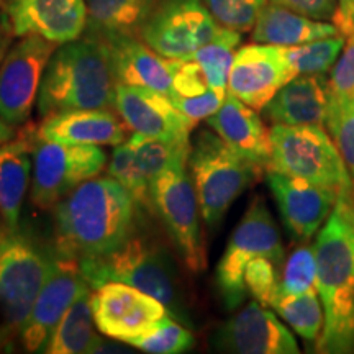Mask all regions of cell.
Here are the masks:
<instances>
[{"instance_id": "obj_1", "label": "cell", "mask_w": 354, "mask_h": 354, "mask_svg": "<svg viewBox=\"0 0 354 354\" xmlns=\"http://www.w3.org/2000/svg\"><path fill=\"white\" fill-rule=\"evenodd\" d=\"M135 207L113 177H92L55 205L56 250L76 259L112 254L133 234Z\"/></svg>"}, {"instance_id": "obj_2", "label": "cell", "mask_w": 354, "mask_h": 354, "mask_svg": "<svg viewBox=\"0 0 354 354\" xmlns=\"http://www.w3.org/2000/svg\"><path fill=\"white\" fill-rule=\"evenodd\" d=\"M317 290L325 322L315 351L354 353V192L339 196L315 240Z\"/></svg>"}, {"instance_id": "obj_3", "label": "cell", "mask_w": 354, "mask_h": 354, "mask_svg": "<svg viewBox=\"0 0 354 354\" xmlns=\"http://www.w3.org/2000/svg\"><path fill=\"white\" fill-rule=\"evenodd\" d=\"M117 87L107 46L87 33L53 53L38 92V113L46 118L74 110H112Z\"/></svg>"}, {"instance_id": "obj_4", "label": "cell", "mask_w": 354, "mask_h": 354, "mask_svg": "<svg viewBox=\"0 0 354 354\" xmlns=\"http://www.w3.org/2000/svg\"><path fill=\"white\" fill-rule=\"evenodd\" d=\"M77 261L91 289L95 290L109 281L125 282L153 295L166 305L171 317L185 326H192L176 266L159 243L130 236L105 258Z\"/></svg>"}, {"instance_id": "obj_5", "label": "cell", "mask_w": 354, "mask_h": 354, "mask_svg": "<svg viewBox=\"0 0 354 354\" xmlns=\"http://www.w3.org/2000/svg\"><path fill=\"white\" fill-rule=\"evenodd\" d=\"M55 256L20 228L0 234V349L20 339Z\"/></svg>"}, {"instance_id": "obj_6", "label": "cell", "mask_w": 354, "mask_h": 354, "mask_svg": "<svg viewBox=\"0 0 354 354\" xmlns=\"http://www.w3.org/2000/svg\"><path fill=\"white\" fill-rule=\"evenodd\" d=\"M189 169L203 221L218 227L232 203L263 169L233 151L214 131H201L190 143Z\"/></svg>"}, {"instance_id": "obj_7", "label": "cell", "mask_w": 354, "mask_h": 354, "mask_svg": "<svg viewBox=\"0 0 354 354\" xmlns=\"http://www.w3.org/2000/svg\"><path fill=\"white\" fill-rule=\"evenodd\" d=\"M271 146L268 169L330 189L338 196L354 192L353 177L323 127L272 125Z\"/></svg>"}, {"instance_id": "obj_8", "label": "cell", "mask_w": 354, "mask_h": 354, "mask_svg": "<svg viewBox=\"0 0 354 354\" xmlns=\"http://www.w3.org/2000/svg\"><path fill=\"white\" fill-rule=\"evenodd\" d=\"M259 256L272 259L277 266L284 263V246L276 221L264 198L254 197L216 266V287L227 308L236 310L245 302V269L251 259Z\"/></svg>"}, {"instance_id": "obj_9", "label": "cell", "mask_w": 354, "mask_h": 354, "mask_svg": "<svg viewBox=\"0 0 354 354\" xmlns=\"http://www.w3.org/2000/svg\"><path fill=\"white\" fill-rule=\"evenodd\" d=\"M187 166L189 159H179L153 180V210L161 216L189 271L202 272L207 268L198 220L202 215Z\"/></svg>"}, {"instance_id": "obj_10", "label": "cell", "mask_w": 354, "mask_h": 354, "mask_svg": "<svg viewBox=\"0 0 354 354\" xmlns=\"http://www.w3.org/2000/svg\"><path fill=\"white\" fill-rule=\"evenodd\" d=\"M107 165V154L97 145H66L41 140L33 146L30 198L38 209L55 207L77 185L97 177Z\"/></svg>"}, {"instance_id": "obj_11", "label": "cell", "mask_w": 354, "mask_h": 354, "mask_svg": "<svg viewBox=\"0 0 354 354\" xmlns=\"http://www.w3.org/2000/svg\"><path fill=\"white\" fill-rule=\"evenodd\" d=\"M221 30L202 0H161L138 37L166 59H185Z\"/></svg>"}, {"instance_id": "obj_12", "label": "cell", "mask_w": 354, "mask_h": 354, "mask_svg": "<svg viewBox=\"0 0 354 354\" xmlns=\"http://www.w3.org/2000/svg\"><path fill=\"white\" fill-rule=\"evenodd\" d=\"M56 43L28 35L8 48L0 64V118L12 127H20L32 115L41 87L44 71Z\"/></svg>"}, {"instance_id": "obj_13", "label": "cell", "mask_w": 354, "mask_h": 354, "mask_svg": "<svg viewBox=\"0 0 354 354\" xmlns=\"http://www.w3.org/2000/svg\"><path fill=\"white\" fill-rule=\"evenodd\" d=\"M92 312L100 333L123 343L148 333L169 315L166 305L153 295L120 281L97 287L92 294Z\"/></svg>"}, {"instance_id": "obj_14", "label": "cell", "mask_w": 354, "mask_h": 354, "mask_svg": "<svg viewBox=\"0 0 354 354\" xmlns=\"http://www.w3.org/2000/svg\"><path fill=\"white\" fill-rule=\"evenodd\" d=\"M86 287L91 286L82 276L79 261L56 250L51 271L20 335L19 342L24 351L44 353L53 331Z\"/></svg>"}, {"instance_id": "obj_15", "label": "cell", "mask_w": 354, "mask_h": 354, "mask_svg": "<svg viewBox=\"0 0 354 354\" xmlns=\"http://www.w3.org/2000/svg\"><path fill=\"white\" fill-rule=\"evenodd\" d=\"M294 77L284 46L246 44L234 53L227 92L259 112Z\"/></svg>"}, {"instance_id": "obj_16", "label": "cell", "mask_w": 354, "mask_h": 354, "mask_svg": "<svg viewBox=\"0 0 354 354\" xmlns=\"http://www.w3.org/2000/svg\"><path fill=\"white\" fill-rule=\"evenodd\" d=\"M215 351L233 354H297L292 331L259 302H250L212 335Z\"/></svg>"}, {"instance_id": "obj_17", "label": "cell", "mask_w": 354, "mask_h": 354, "mask_svg": "<svg viewBox=\"0 0 354 354\" xmlns=\"http://www.w3.org/2000/svg\"><path fill=\"white\" fill-rule=\"evenodd\" d=\"M266 180L287 233L299 243H307L318 233L339 197L333 190L274 169L266 171Z\"/></svg>"}, {"instance_id": "obj_18", "label": "cell", "mask_w": 354, "mask_h": 354, "mask_svg": "<svg viewBox=\"0 0 354 354\" xmlns=\"http://www.w3.org/2000/svg\"><path fill=\"white\" fill-rule=\"evenodd\" d=\"M13 37L38 35L56 44L81 38L87 26L86 0H2Z\"/></svg>"}, {"instance_id": "obj_19", "label": "cell", "mask_w": 354, "mask_h": 354, "mask_svg": "<svg viewBox=\"0 0 354 354\" xmlns=\"http://www.w3.org/2000/svg\"><path fill=\"white\" fill-rule=\"evenodd\" d=\"M115 109L135 133L174 145L190 143V130L196 123L180 113L161 92L118 84Z\"/></svg>"}, {"instance_id": "obj_20", "label": "cell", "mask_w": 354, "mask_h": 354, "mask_svg": "<svg viewBox=\"0 0 354 354\" xmlns=\"http://www.w3.org/2000/svg\"><path fill=\"white\" fill-rule=\"evenodd\" d=\"M107 46L115 77L118 84L133 87H146L169 97L172 92V76L169 59L135 35H95Z\"/></svg>"}, {"instance_id": "obj_21", "label": "cell", "mask_w": 354, "mask_h": 354, "mask_svg": "<svg viewBox=\"0 0 354 354\" xmlns=\"http://www.w3.org/2000/svg\"><path fill=\"white\" fill-rule=\"evenodd\" d=\"M214 130L233 151L266 171L271 162V130L261 120L258 110L248 107L240 99L228 94L223 105L207 118Z\"/></svg>"}, {"instance_id": "obj_22", "label": "cell", "mask_w": 354, "mask_h": 354, "mask_svg": "<svg viewBox=\"0 0 354 354\" xmlns=\"http://www.w3.org/2000/svg\"><path fill=\"white\" fill-rule=\"evenodd\" d=\"M328 77L297 76L286 84L263 109L272 125L323 127L328 112Z\"/></svg>"}, {"instance_id": "obj_23", "label": "cell", "mask_w": 354, "mask_h": 354, "mask_svg": "<svg viewBox=\"0 0 354 354\" xmlns=\"http://www.w3.org/2000/svg\"><path fill=\"white\" fill-rule=\"evenodd\" d=\"M37 133L41 140L66 145L117 146L125 141V122L112 110H74L43 118Z\"/></svg>"}, {"instance_id": "obj_24", "label": "cell", "mask_w": 354, "mask_h": 354, "mask_svg": "<svg viewBox=\"0 0 354 354\" xmlns=\"http://www.w3.org/2000/svg\"><path fill=\"white\" fill-rule=\"evenodd\" d=\"M37 128H25L20 138L0 145V215L7 230H17L32 176Z\"/></svg>"}, {"instance_id": "obj_25", "label": "cell", "mask_w": 354, "mask_h": 354, "mask_svg": "<svg viewBox=\"0 0 354 354\" xmlns=\"http://www.w3.org/2000/svg\"><path fill=\"white\" fill-rule=\"evenodd\" d=\"M339 35L335 24L313 20L279 6H266L253 28V41L272 46H299Z\"/></svg>"}, {"instance_id": "obj_26", "label": "cell", "mask_w": 354, "mask_h": 354, "mask_svg": "<svg viewBox=\"0 0 354 354\" xmlns=\"http://www.w3.org/2000/svg\"><path fill=\"white\" fill-rule=\"evenodd\" d=\"M92 312V292L86 287L61 318L53 331L44 353L50 354H87L100 351L104 342L100 338Z\"/></svg>"}, {"instance_id": "obj_27", "label": "cell", "mask_w": 354, "mask_h": 354, "mask_svg": "<svg viewBox=\"0 0 354 354\" xmlns=\"http://www.w3.org/2000/svg\"><path fill=\"white\" fill-rule=\"evenodd\" d=\"M161 0H86L87 33L135 35Z\"/></svg>"}, {"instance_id": "obj_28", "label": "cell", "mask_w": 354, "mask_h": 354, "mask_svg": "<svg viewBox=\"0 0 354 354\" xmlns=\"http://www.w3.org/2000/svg\"><path fill=\"white\" fill-rule=\"evenodd\" d=\"M271 308L305 342L317 343L320 338L325 313L318 292L302 295H287L279 292Z\"/></svg>"}, {"instance_id": "obj_29", "label": "cell", "mask_w": 354, "mask_h": 354, "mask_svg": "<svg viewBox=\"0 0 354 354\" xmlns=\"http://www.w3.org/2000/svg\"><path fill=\"white\" fill-rule=\"evenodd\" d=\"M343 48L344 37L336 35L299 46L284 48V51L295 76H313V74L328 73L338 61Z\"/></svg>"}, {"instance_id": "obj_30", "label": "cell", "mask_w": 354, "mask_h": 354, "mask_svg": "<svg viewBox=\"0 0 354 354\" xmlns=\"http://www.w3.org/2000/svg\"><path fill=\"white\" fill-rule=\"evenodd\" d=\"M109 176L118 180L128 190V194L133 197L136 205L154 212L151 183H149V179L146 177L143 169H141L138 159H136L128 141L115 146L109 165Z\"/></svg>"}, {"instance_id": "obj_31", "label": "cell", "mask_w": 354, "mask_h": 354, "mask_svg": "<svg viewBox=\"0 0 354 354\" xmlns=\"http://www.w3.org/2000/svg\"><path fill=\"white\" fill-rule=\"evenodd\" d=\"M128 145L131 146L133 153H135L149 183H153L162 171H166L179 159H189L190 154V143H167V141L149 138V136L140 135V133H133L131 138L128 140Z\"/></svg>"}, {"instance_id": "obj_32", "label": "cell", "mask_w": 354, "mask_h": 354, "mask_svg": "<svg viewBox=\"0 0 354 354\" xmlns=\"http://www.w3.org/2000/svg\"><path fill=\"white\" fill-rule=\"evenodd\" d=\"M128 344L151 354H180L196 346V338L185 326L167 315L151 331L131 339Z\"/></svg>"}, {"instance_id": "obj_33", "label": "cell", "mask_w": 354, "mask_h": 354, "mask_svg": "<svg viewBox=\"0 0 354 354\" xmlns=\"http://www.w3.org/2000/svg\"><path fill=\"white\" fill-rule=\"evenodd\" d=\"M315 246L300 245L287 258L281 274V292L287 295H302L317 290Z\"/></svg>"}, {"instance_id": "obj_34", "label": "cell", "mask_w": 354, "mask_h": 354, "mask_svg": "<svg viewBox=\"0 0 354 354\" xmlns=\"http://www.w3.org/2000/svg\"><path fill=\"white\" fill-rule=\"evenodd\" d=\"M325 125L354 180V102L330 95Z\"/></svg>"}, {"instance_id": "obj_35", "label": "cell", "mask_w": 354, "mask_h": 354, "mask_svg": "<svg viewBox=\"0 0 354 354\" xmlns=\"http://www.w3.org/2000/svg\"><path fill=\"white\" fill-rule=\"evenodd\" d=\"M223 28L246 33L254 28L268 0H202Z\"/></svg>"}, {"instance_id": "obj_36", "label": "cell", "mask_w": 354, "mask_h": 354, "mask_svg": "<svg viewBox=\"0 0 354 354\" xmlns=\"http://www.w3.org/2000/svg\"><path fill=\"white\" fill-rule=\"evenodd\" d=\"M245 287L256 302L271 308L281 292L279 266L264 256L251 259L245 269Z\"/></svg>"}, {"instance_id": "obj_37", "label": "cell", "mask_w": 354, "mask_h": 354, "mask_svg": "<svg viewBox=\"0 0 354 354\" xmlns=\"http://www.w3.org/2000/svg\"><path fill=\"white\" fill-rule=\"evenodd\" d=\"M330 95L354 102V33L344 37V48L328 77Z\"/></svg>"}, {"instance_id": "obj_38", "label": "cell", "mask_w": 354, "mask_h": 354, "mask_svg": "<svg viewBox=\"0 0 354 354\" xmlns=\"http://www.w3.org/2000/svg\"><path fill=\"white\" fill-rule=\"evenodd\" d=\"M225 99H227V91H214V88L194 97H169L172 105L194 123L212 117L223 105Z\"/></svg>"}, {"instance_id": "obj_39", "label": "cell", "mask_w": 354, "mask_h": 354, "mask_svg": "<svg viewBox=\"0 0 354 354\" xmlns=\"http://www.w3.org/2000/svg\"><path fill=\"white\" fill-rule=\"evenodd\" d=\"M274 6L302 13L313 20L333 19L338 2L336 0H269Z\"/></svg>"}, {"instance_id": "obj_40", "label": "cell", "mask_w": 354, "mask_h": 354, "mask_svg": "<svg viewBox=\"0 0 354 354\" xmlns=\"http://www.w3.org/2000/svg\"><path fill=\"white\" fill-rule=\"evenodd\" d=\"M331 20L343 37L354 33V0H339Z\"/></svg>"}, {"instance_id": "obj_41", "label": "cell", "mask_w": 354, "mask_h": 354, "mask_svg": "<svg viewBox=\"0 0 354 354\" xmlns=\"http://www.w3.org/2000/svg\"><path fill=\"white\" fill-rule=\"evenodd\" d=\"M12 30L7 24V19L3 17V13L0 15V64H2L3 57H6L8 46H10V38H12Z\"/></svg>"}, {"instance_id": "obj_42", "label": "cell", "mask_w": 354, "mask_h": 354, "mask_svg": "<svg viewBox=\"0 0 354 354\" xmlns=\"http://www.w3.org/2000/svg\"><path fill=\"white\" fill-rule=\"evenodd\" d=\"M13 136H15V127L8 125V123L0 118V145L10 141Z\"/></svg>"}]
</instances>
